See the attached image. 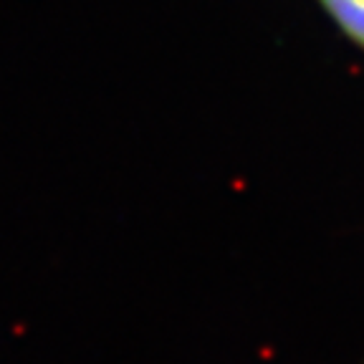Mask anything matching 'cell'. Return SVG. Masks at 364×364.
Listing matches in <instances>:
<instances>
[{"instance_id":"1","label":"cell","mask_w":364,"mask_h":364,"mask_svg":"<svg viewBox=\"0 0 364 364\" xmlns=\"http://www.w3.org/2000/svg\"><path fill=\"white\" fill-rule=\"evenodd\" d=\"M324 6L344 33L364 46V0H324Z\"/></svg>"}]
</instances>
